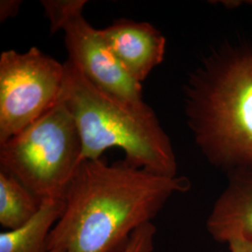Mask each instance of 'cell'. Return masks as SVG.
Returning <instances> with one entry per match:
<instances>
[{"label":"cell","mask_w":252,"mask_h":252,"mask_svg":"<svg viewBox=\"0 0 252 252\" xmlns=\"http://www.w3.org/2000/svg\"><path fill=\"white\" fill-rule=\"evenodd\" d=\"M156 232L153 222L139 227L131 235L123 252H153Z\"/></svg>","instance_id":"obj_11"},{"label":"cell","mask_w":252,"mask_h":252,"mask_svg":"<svg viewBox=\"0 0 252 252\" xmlns=\"http://www.w3.org/2000/svg\"><path fill=\"white\" fill-rule=\"evenodd\" d=\"M64 63L36 47L0 55V143L18 134L56 104Z\"/></svg>","instance_id":"obj_5"},{"label":"cell","mask_w":252,"mask_h":252,"mask_svg":"<svg viewBox=\"0 0 252 252\" xmlns=\"http://www.w3.org/2000/svg\"><path fill=\"white\" fill-rule=\"evenodd\" d=\"M41 201L18 180L0 170V224L5 231L16 229L34 216Z\"/></svg>","instance_id":"obj_10"},{"label":"cell","mask_w":252,"mask_h":252,"mask_svg":"<svg viewBox=\"0 0 252 252\" xmlns=\"http://www.w3.org/2000/svg\"><path fill=\"white\" fill-rule=\"evenodd\" d=\"M190 186L186 177L156 175L125 160H84L63 195L64 209L50 234L48 252H123L135 230Z\"/></svg>","instance_id":"obj_1"},{"label":"cell","mask_w":252,"mask_h":252,"mask_svg":"<svg viewBox=\"0 0 252 252\" xmlns=\"http://www.w3.org/2000/svg\"><path fill=\"white\" fill-rule=\"evenodd\" d=\"M22 6L21 0H1L0 1V21L5 22L8 19L15 17Z\"/></svg>","instance_id":"obj_12"},{"label":"cell","mask_w":252,"mask_h":252,"mask_svg":"<svg viewBox=\"0 0 252 252\" xmlns=\"http://www.w3.org/2000/svg\"><path fill=\"white\" fill-rule=\"evenodd\" d=\"M63 209V198L42 200L36 214L26 223L0 234V252H48L50 234Z\"/></svg>","instance_id":"obj_9"},{"label":"cell","mask_w":252,"mask_h":252,"mask_svg":"<svg viewBox=\"0 0 252 252\" xmlns=\"http://www.w3.org/2000/svg\"><path fill=\"white\" fill-rule=\"evenodd\" d=\"M101 32L122 67L139 83L163 60L166 39L149 23L119 19Z\"/></svg>","instance_id":"obj_7"},{"label":"cell","mask_w":252,"mask_h":252,"mask_svg":"<svg viewBox=\"0 0 252 252\" xmlns=\"http://www.w3.org/2000/svg\"><path fill=\"white\" fill-rule=\"evenodd\" d=\"M83 1L63 19L59 31L64 33L68 61L93 85L119 99L134 105L144 104L141 83L132 79L122 67L101 30L84 19Z\"/></svg>","instance_id":"obj_6"},{"label":"cell","mask_w":252,"mask_h":252,"mask_svg":"<svg viewBox=\"0 0 252 252\" xmlns=\"http://www.w3.org/2000/svg\"><path fill=\"white\" fill-rule=\"evenodd\" d=\"M82 161L76 121L59 99L34 123L0 143V170L40 201L63 198Z\"/></svg>","instance_id":"obj_4"},{"label":"cell","mask_w":252,"mask_h":252,"mask_svg":"<svg viewBox=\"0 0 252 252\" xmlns=\"http://www.w3.org/2000/svg\"><path fill=\"white\" fill-rule=\"evenodd\" d=\"M48 252H64L63 250L61 249H53V250H50Z\"/></svg>","instance_id":"obj_14"},{"label":"cell","mask_w":252,"mask_h":252,"mask_svg":"<svg viewBox=\"0 0 252 252\" xmlns=\"http://www.w3.org/2000/svg\"><path fill=\"white\" fill-rule=\"evenodd\" d=\"M59 100L76 121L82 160H97L119 148L125 161L156 175L177 177L178 162L169 136L148 104L134 105L107 94L88 81L68 60Z\"/></svg>","instance_id":"obj_3"},{"label":"cell","mask_w":252,"mask_h":252,"mask_svg":"<svg viewBox=\"0 0 252 252\" xmlns=\"http://www.w3.org/2000/svg\"><path fill=\"white\" fill-rule=\"evenodd\" d=\"M228 245L231 252H252V243L245 240H233Z\"/></svg>","instance_id":"obj_13"},{"label":"cell","mask_w":252,"mask_h":252,"mask_svg":"<svg viewBox=\"0 0 252 252\" xmlns=\"http://www.w3.org/2000/svg\"><path fill=\"white\" fill-rule=\"evenodd\" d=\"M184 113L207 161L252 170V39L214 47L183 85Z\"/></svg>","instance_id":"obj_2"},{"label":"cell","mask_w":252,"mask_h":252,"mask_svg":"<svg viewBox=\"0 0 252 252\" xmlns=\"http://www.w3.org/2000/svg\"><path fill=\"white\" fill-rule=\"evenodd\" d=\"M207 230L220 243H252V170L229 172L228 184L207 218Z\"/></svg>","instance_id":"obj_8"}]
</instances>
